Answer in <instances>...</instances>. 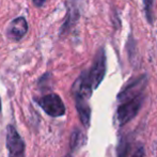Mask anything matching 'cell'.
Masks as SVG:
<instances>
[{"instance_id":"cell-10","label":"cell","mask_w":157,"mask_h":157,"mask_svg":"<svg viewBox=\"0 0 157 157\" xmlns=\"http://www.w3.org/2000/svg\"><path fill=\"white\" fill-rule=\"evenodd\" d=\"M132 157H144V149H143V147H139Z\"/></svg>"},{"instance_id":"cell-11","label":"cell","mask_w":157,"mask_h":157,"mask_svg":"<svg viewBox=\"0 0 157 157\" xmlns=\"http://www.w3.org/2000/svg\"><path fill=\"white\" fill-rule=\"evenodd\" d=\"M32 1H33V4H34L35 6H39L40 8V6H42L44 3H45L46 0H32Z\"/></svg>"},{"instance_id":"cell-4","label":"cell","mask_w":157,"mask_h":157,"mask_svg":"<svg viewBox=\"0 0 157 157\" xmlns=\"http://www.w3.org/2000/svg\"><path fill=\"white\" fill-rule=\"evenodd\" d=\"M106 74V55L105 50L101 48L98 50L95 60L93 62L91 70L88 72V76L91 81V85L93 87V89H96L99 86V83L101 82L104 76Z\"/></svg>"},{"instance_id":"cell-5","label":"cell","mask_w":157,"mask_h":157,"mask_svg":"<svg viewBox=\"0 0 157 157\" xmlns=\"http://www.w3.org/2000/svg\"><path fill=\"white\" fill-rule=\"evenodd\" d=\"M28 32V23L25 17H16L10 23L8 28V36L13 41H19Z\"/></svg>"},{"instance_id":"cell-8","label":"cell","mask_w":157,"mask_h":157,"mask_svg":"<svg viewBox=\"0 0 157 157\" xmlns=\"http://www.w3.org/2000/svg\"><path fill=\"white\" fill-rule=\"evenodd\" d=\"M143 4H144V10L145 15H147V21L150 24L153 23V4L154 0H143Z\"/></svg>"},{"instance_id":"cell-1","label":"cell","mask_w":157,"mask_h":157,"mask_svg":"<svg viewBox=\"0 0 157 157\" xmlns=\"http://www.w3.org/2000/svg\"><path fill=\"white\" fill-rule=\"evenodd\" d=\"M36 103L44 110L46 114L54 118L62 117L65 113V106L61 97L56 93L44 95L43 97L36 99Z\"/></svg>"},{"instance_id":"cell-6","label":"cell","mask_w":157,"mask_h":157,"mask_svg":"<svg viewBox=\"0 0 157 157\" xmlns=\"http://www.w3.org/2000/svg\"><path fill=\"white\" fill-rule=\"evenodd\" d=\"M145 81H147L145 76L139 77L134 82L129 83L127 87H125L124 89H123V91L119 95V98L126 99V101H127V99H130V98H132V97L137 96V95L141 94V91H142L143 88H144Z\"/></svg>"},{"instance_id":"cell-3","label":"cell","mask_w":157,"mask_h":157,"mask_svg":"<svg viewBox=\"0 0 157 157\" xmlns=\"http://www.w3.org/2000/svg\"><path fill=\"white\" fill-rule=\"evenodd\" d=\"M6 149L8 157H25V142L13 125L6 128Z\"/></svg>"},{"instance_id":"cell-2","label":"cell","mask_w":157,"mask_h":157,"mask_svg":"<svg viewBox=\"0 0 157 157\" xmlns=\"http://www.w3.org/2000/svg\"><path fill=\"white\" fill-rule=\"evenodd\" d=\"M141 105H142V95L139 94L132 98L127 99L125 103L119 106L118 111H117L119 124L122 126L129 122L132 119H134L140 110Z\"/></svg>"},{"instance_id":"cell-12","label":"cell","mask_w":157,"mask_h":157,"mask_svg":"<svg viewBox=\"0 0 157 157\" xmlns=\"http://www.w3.org/2000/svg\"><path fill=\"white\" fill-rule=\"evenodd\" d=\"M0 111H1V99H0Z\"/></svg>"},{"instance_id":"cell-7","label":"cell","mask_w":157,"mask_h":157,"mask_svg":"<svg viewBox=\"0 0 157 157\" xmlns=\"http://www.w3.org/2000/svg\"><path fill=\"white\" fill-rule=\"evenodd\" d=\"M75 101H76V108L81 123L86 127H88L90 124V117H91V109L88 104V99L83 98V97L75 96Z\"/></svg>"},{"instance_id":"cell-9","label":"cell","mask_w":157,"mask_h":157,"mask_svg":"<svg viewBox=\"0 0 157 157\" xmlns=\"http://www.w3.org/2000/svg\"><path fill=\"white\" fill-rule=\"evenodd\" d=\"M80 138H81V132L76 129L73 132L72 138H71V147H72V150L76 149L79 145V143H80Z\"/></svg>"}]
</instances>
